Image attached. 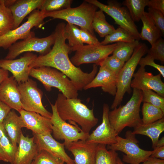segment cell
Masks as SVG:
<instances>
[{
  "label": "cell",
  "instance_id": "30",
  "mask_svg": "<svg viewBox=\"0 0 164 164\" xmlns=\"http://www.w3.org/2000/svg\"><path fill=\"white\" fill-rule=\"evenodd\" d=\"M118 153L116 151L108 150L106 145L98 144L95 164H117Z\"/></svg>",
  "mask_w": 164,
  "mask_h": 164
},
{
  "label": "cell",
  "instance_id": "1",
  "mask_svg": "<svg viewBox=\"0 0 164 164\" xmlns=\"http://www.w3.org/2000/svg\"><path fill=\"white\" fill-rule=\"evenodd\" d=\"M65 26L63 22L56 25L54 32L55 40L52 48L46 54L37 56L29 67L31 68L43 66L55 68L67 77L78 91H81L96 76L98 66L94 64L91 72L87 73L72 63L68 56L71 50L66 43Z\"/></svg>",
  "mask_w": 164,
  "mask_h": 164
},
{
  "label": "cell",
  "instance_id": "50",
  "mask_svg": "<svg viewBox=\"0 0 164 164\" xmlns=\"http://www.w3.org/2000/svg\"><path fill=\"white\" fill-rule=\"evenodd\" d=\"M163 146H164V137L163 136L160 139H159L155 148H159Z\"/></svg>",
  "mask_w": 164,
  "mask_h": 164
},
{
  "label": "cell",
  "instance_id": "47",
  "mask_svg": "<svg viewBox=\"0 0 164 164\" xmlns=\"http://www.w3.org/2000/svg\"><path fill=\"white\" fill-rule=\"evenodd\" d=\"M142 164H164V160L150 157Z\"/></svg>",
  "mask_w": 164,
  "mask_h": 164
},
{
  "label": "cell",
  "instance_id": "14",
  "mask_svg": "<svg viewBox=\"0 0 164 164\" xmlns=\"http://www.w3.org/2000/svg\"><path fill=\"white\" fill-rule=\"evenodd\" d=\"M37 56L31 52H26L19 58L13 60H0V66L10 72L18 84L29 79L31 68L29 65Z\"/></svg>",
  "mask_w": 164,
  "mask_h": 164
},
{
  "label": "cell",
  "instance_id": "36",
  "mask_svg": "<svg viewBox=\"0 0 164 164\" xmlns=\"http://www.w3.org/2000/svg\"><path fill=\"white\" fill-rule=\"evenodd\" d=\"M142 91V102L149 103L164 112V97L151 90H145Z\"/></svg>",
  "mask_w": 164,
  "mask_h": 164
},
{
  "label": "cell",
  "instance_id": "11",
  "mask_svg": "<svg viewBox=\"0 0 164 164\" xmlns=\"http://www.w3.org/2000/svg\"><path fill=\"white\" fill-rule=\"evenodd\" d=\"M52 115L50 120L53 138L57 140H64L66 148L70 143L79 140L86 141L89 134L84 132L77 126L67 123L59 115L55 104H50Z\"/></svg>",
  "mask_w": 164,
  "mask_h": 164
},
{
  "label": "cell",
  "instance_id": "37",
  "mask_svg": "<svg viewBox=\"0 0 164 164\" xmlns=\"http://www.w3.org/2000/svg\"><path fill=\"white\" fill-rule=\"evenodd\" d=\"M125 63L112 55L105 58L99 66L105 67L117 76Z\"/></svg>",
  "mask_w": 164,
  "mask_h": 164
},
{
  "label": "cell",
  "instance_id": "25",
  "mask_svg": "<svg viewBox=\"0 0 164 164\" xmlns=\"http://www.w3.org/2000/svg\"><path fill=\"white\" fill-rule=\"evenodd\" d=\"M141 20L143 25L139 33L140 39L147 40L152 46L163 35L148 12H145Z\"/></svg>",
  "mask_w": 164,
  "mask_h": 164
},
{
  "label": "cell",
  "instance_id": "9",
  "mask_svg": "<svg viewBox=\"0 0 164 164\" xmlns=\"http://www.w3.org/2000/svg\"><path fill=\"white\" fill-rule=\"evenodd\" d=\"M111 17L115 23L129 32L136 40L140 39L139 33L135 22L132 20L127 9L116 0H109L108 5L97 0H85Z\"/></svg>",
  "mask_w": 164,
  "mask_h": 164
},
{
  "label": "cell",
  "instance_id": "51",
  "mask_svg": "<svg viewBox=\"0 0 164 164\" xmlns=\"http://www.w3.org/2000/svg\"><path fill=\"white\" fill-rule=\"evenodd\" d=\"M5 132L2 124L0 122V139Z\"/></svg>",
  "mask_w": 164,
  "mask_h": 164
},
{
  "label": "cell",
  "instance_id": "53",
  "mask_svg": "<svg viewBox=\"0 0 164 164\" xmlns=\"http://www.w3.org/2000/svg\"><path fill=\"white\" fill-rule=\"evenodd\" d=\"M31 164H32V163Z\"/></svg>",
  "mask_w": 164,
  "mask_h": 164
},
{
  "label": "cell",
  "instance_id": "32",
  "mask_svg": "<svg viewBox=\"0 0 164 164\" xmlns=\"http://www.w3.org/2000/svg\"><path fill=\"white\" fill-rule=\"evenodd\" d=\"M142 112V124L153 123L164 117V112L149 103L143 102Z\"/></svg>",
  "mask_w": 164,
  "mask_h": 164
},
{
  "label": "cell",
  "instance_id": "28",
  "mask_svg": "<svg viewBox=\"0 0 164 164\" xmlns=\"http://www.w3.org/2000/svg\"><path fill=\"white\" fill-rule=\"evenodd\" d=\"M140 43L138 40L132 42L117 43V45L112 53V55L125 63L130 58L135 48Z\"/></svg>",
  "mask_w": 164,
  "mask_h": 164
},
{
  "label": "cell",
  "instance_id": "33",
  "mask_svg": "<svg viewBox=\"0 0 164 164\" xmlns=\"http://www.w3.org/2000/svg\"><path fill=\"white\" fill-rule=\"evenodd\" d=\"M14 22L10 10L5 6L4 0H0V36L12 30Z\"/></svg>",
  "mask_w": 164,
  "mask_h": 164
},
{
  "label": "cell",
  "instance_id": "15",
  "mask_svg": "<svg viewBox=\"0 0 164 164\" xmlns=\"http://www.w3.org/2000/svg\"><path fill=\"white\" fill-rule=\"evenodd\" d=\"M109 108L107 104L103 107L102 121L101 124L94 130L86 141L88 143L111 145L116 142L118 135L111 126L108 118Z\"/></svg>",
  "mask_w": 164,
  "mask_h": 164
},
{
  "label": "cell",
  "instance_id": "40",
  "mask_svg": "<svg viewBox=\"0 0 164 164\" xmlns=\"http://www.w3.org/2000/svg\"><path fill=\"white\" fill-rule=\"evenodd\" d=\"M147 55L154 60H157L164 62V40L162 38L157 40L148 50Z\"/></svg>",
  "mask_w": 164,
  "mask_h": 164
},
{
  "label": "cell",
  "instance_id": "45",
  "mask_svg": "<svg viewBox=\"0 0 164 164\" xmlns=\"http://www.w3.org/2000/svg\"><path fill=\"white\" fill-rule=\"evenodd\" d=\"M11 110V108L6 104L0 100V122L3 121Z\"/></svg>",
  "mask_w": 164,
  "mask_h": 164
},
{
  "label": "cell",
  "instance_id": "16",
  "mask_svg": "<svg viewBox=\"0 0 164 164\" xmlns=\"http://www.w3.org/2000/svg\"><path fill=\"white\" fill-rule=\"evenodd\" d=\"M159 73L154 75L146 71L145 67L140 66L134 74L131 83V87L142 91L151 90L160 96L164 97V83Z\"/></svg>",
  "mask_w": 164,
  "mask_h": 164
},
{
  "label": "cell",
  "instance_id": "10",
  "mask_svg": "<svg viewBox=\"0 0 164 164\" xmlns=\"http://www.w3.org/2000/svg\"><path fill=\"white\" fill-rule=\"evenodd\" d=\"M23 109L36 112L50 119L52 113L43 106L42 99L43 92L37 87L36 83L32 79L18 84Z\"/></svg>",
  "mask_w": 164,
  "mask_h": 164
},
{
  "label": "cell",
  "instance_id": "17",
  "mask_svg": "<svg viewBox=\"0 0 164 164\" xmlns=\"http://www.w3.org/2000/svg\"><path fill=\"white\" fill-rule=\"evenodd\" d=\"M50 132L37 135L32 133L34 141L39 152L44 150L64 162L67 164H74L72 159L67 153L64 144L56 141Z\"/></svg>",
  "mask_w": 164,
  "mask_h": 164
},
{
  "label": "cell",
  "instance_id": "48",
  "mask_svg": "<svg viewBox=\"0 0 164 164\" xmlns=\"http://www.w3.org/2000/svg\"><path fill=\"white\" fill-rule=\"evenodd\" d=\"M9 77V71L0 66V84Z\"/></svg>",
  "mask_w": 164,
  "mask_h": 164
},
{
  "label": "cell",
  "instance_id": "39",
  "mask_svg": "<svg viewBox=\"0 0 164 164\" xmlns=\"http://www.w3.org/2000/svg\"><path fill=\"white\" fill-rule=\"evenodd\" d=\"M0 146L6 156L8 162L12 164L17 149L13 146L6 132L0 139Z\"/></svg>",
  "mask_w": 164,
  "mask_h": 164
},
{
  "label": "cell",
  "instance_id": "31",
  "mask_svg": "<svg viewBox=\"0 0 164 164\" xmlns=\"http://www.w3.org/2000/svg\"><path fill=\"white\" fill-rule=\"evenodd\" d=\"M64 33L71 51H76L84 45L80 39V29L77 26L67 23L65 26Z\"/></svg>",
  "mask_w": 164,
  "mask_h": 164
},
{
  "label": "cell",
  "instance_id": "26",
  "mask_svg": "<svg viewBox=\"0 0 164 164\" xmlns=\"http://www.w3.org/2000/svg\"><path fill=\"white\" fill-rule=\"evenodd\" d=\"M164 131V117L153 123L143 125L134 128L132 131L135 135L139 134L149 137L152 142V148L154 149L160 134Z\"/></svg>",
  "mask_w": 164,
  "mask_h": 164
},
{
  "label": "cell",
  "instance_id": "18",
  "mask_svg": "<svg viewBox=\"0 0 164 164\" xmlns=\"http://www.w3.org/2000/svg\"><path fill=\"white\" fill-rule=\"evenodd\" d=\"M97 145L79 140L71 143L66 148L73 155L74 164H95Z\"/></svg>",
  "mask_w": 164,
  "mask_h": 164
},
{
  "label": "cell",
  "instance_id": "21",
  "mask_svg": "<svg viewBox=\"0 0 164 164\" xmlns=\"http://www.w3.org/2000/svg\"><path fill=\"white\" fill-rule=\"evenodd\" d=\"M18 144L12 164H31L39 152L33 136H25L22 132Z\"/></svg>",
  "mask_w": 164,
  "mask_h": 164
},
{
  "label": "cell",
  "instance_id": "8",
  "mask_svg": "<svg viewBox=\"0 0 164 164\" xmlns=\"http://www.w3.org/2000/svg\"><path fill=\"white\" fill-rule=\"evenodd\" d=\"M45 12L38 9L32 12L27 20L17 28L0 36V48L7 50L19 39L23 40L35 35L31 31L34 27L40 28L43 24Z\"/></svg>",
  "mask_w": 164,
  "mask_h": 164
},
{
  "label": "cell",
  "instance_id": "41",
  "mask_svg": "<svg viewBox=\"0 0 164 164\" xmlns=\"http://www.w3.org/2000/svg\"><path fill=\"white\" fill-rule=\"evenodd\" d=\"M148 12L157 26L160 30L163 36L164 34V14L161 11L148 8Z\"/></svg>",
  "mask_w": 164,
  "mask_h": 164
},
{
  "label": "cell",
  "instance_id": "5",
  "mask_svg": "<svg viewBox=\"0 0 164 164\" xmlns=\"http://www.w3.org/2000/svg\"><path fill=\"white\" fill-rule=\"evenodd\" d=\"M148 47L144 43H140L135 48L130 58L125 62L117 76V91L111 108L117 107L121 103L125 94H130V85L135 70L141 59L147 53Z\"/></svg>",
  "mask_w": 164,
  "mask_h": 164
},
{
  "label": "cell",
  "instance_id": "2",
  "mask_svg": "<svg viewBox=\"0 0 164 164\" xmlns=\"http://www.w3.org/2000/svg\"><path fill=\"white\" fill-rule=\"evenodd\" d=\"M55 104L58 114L63 120L77 123L85 133L89 134L98 123V120L94 115L93 108L89 109L80 99L67 98L60 93Z\"/></svg>",
  "mask_w": 164,
  "mask_h": 164
},
{
  "label": "cell",
  "instance_id": "52",
  "mask_svg": "<svg viewBox=\"0 0 164 164\" xmlns=\"http://www.w3.org/2000/svg\"><path fill=\"white\" fill-rule=\"evenodd\" d=\"M117 164H124L119 157L117 159Z\"/></svg>",
  "mask_w": 164,
  "mask_h": 164
},
{
  "label": "cell",
  "instance_id": "42",
  "mask_svg": "<svg viewBox=\"0 0 164 164\" xmlns=\"http://www.w3.org/2000/svg\"><path fill=\"white\" fill-rule=\"evenodd\" d=\"M138 65L144 67L146 66L152 67L157 70L161 75L164 77V66L155 63L154 60L148 55L141 59Z\"/></svg>",
  "mask_w": 164,
  "mask_h": 164
},
{
  "label": "cell",
  "instance_id": "6",
  "mask_svg": "<svg viewBox=\"0 0 164 164\" xmlns=\"http://www.w3.org/2000/svg\"><path fill=\"white\" fill-rule=\"evenodd\" d=\"M95 5L84 1L79 6L60 11L46 13L45 16L64 20L67 23L84 29L95 36L92 26L94 13L98 9Z\"/></svg>",
  "mask_w": 164,
  "mask_h": 164
},
{
  "label": "cell",
  "instance_id": "49",
  "mask_svg": "<svg viewBox=\"0 0 164 164\" xmlns=\"http://www.w3.org/2000/svg\"><path fill=\"white\" fill-rule=\"evenodd\" d=\"M0 161L8 162L6 156L0 146Z\"/></svg>",
  "mask_w": 164,
  "mask_h": 164
},
{
  "label": "cell",
  "instance_id": "29",
  "mask_svg": "<svg viewBox=\"0 0 164 164\" xmlns=\"http://www.w3.org/2000/svg\"><path fill=\"white\" fill-rule=\"evenodd\" d=\"M149 0H125L122 5L128 9L133 21L139 22L145 12Z\"/></svg>",
  "mask_w": 164,
  "mask_h": 164
},
{
  "label": "cell",
  "instance_id": "35",
  "mask_svg": "<svg viewBox=\"0 0 164 164\" xmlns=\"http://www.w3.org/2000/svg\"><path fill=\"white\" fill-rule=\"evenodd\" d=\"M72 0H44L39 10L46 13L60 11L71 7Z\"/></svg>",
  "mask_w": 164,
  "mask_h": 164
},
{
  "label": "cell",
  "instance_id": "19",
  "mask_svg": "<svg viewBox=\"0 0 164 164\" xmlns=\"http://www.w3.org/2000/svg\"><path fill=\"white\" fill-rule=\"evenodd\" d=\"M18 84L12 76L0 84V100L18 112L22 108Z\"/></svg>",
  "mask_w": 164,
  "mask_h": 164
},
{
  "label": "cell",
  "instance_id": "22",
  "mask_svg": "<svg viewBox=\"0 0 164 164\" xmlns=\"http://www.w3.org/2000/svg\"><path fill=\"white\" fill-rule=\"evenodd\" d=\"M117 76L102 66L94 79L84 88L85 90L101 87L103 91L115 96L117 91Z\"/></svg>",
  "mask_w": 164,
  "mask_h": 164
},
{
  "label": "cell",
  "instance_id": "3",
  "mask_svg": "<svg viewBox=\"0 0 164 164\" xmlns=\"http://www.w3.org/2000/svg\"><path fill=\"white\" fill-rule=\"evenodd\" d=\"M142 99V91L133 89L132 97L125 105L109 111L110 122L118 135L126 127L134 128L142 124L140 115Z\"/></svg>",
  "mask_w": 164,
  "mask_h": 164
},
{
  "label": "cell",
  "instance_id": "23",
  "mask_svg": "<svg viewBox=\"0 0 164 164\" xmlns=\"http://www.w3.org/2000/svg\"><path fill=\"white\" fill-rule=\"evenodd\" d=\"M44 0H15L8 8L14 18L12 29L19 26L24 18L33 11L39 9Z\"/></svg>",
  "mask_w": 164,
  "mask_h": 164
},
{
  "label": "cell",
  "instance_id": "13",
  "mask_svg": "<svg viewBox=\"0 0 164 164\" xmlns=\"http://www.w3.org/2000/svg\"><path fill=\"white\" fill-rule=\"evenodd\" d=\"M117 44L83 45L75 52L70 60L75 66L93 63L98 66L105 58L112 54Z\"/></svg>",
  "mask_w": 164,
  "mask_h": 164
},
{
  "label": "cell",
  "instance_id": "12",
  "mask_svg": "<svg viewBox=\"0 0 164 164\" xmlns=\"http://www.w3.org/2000/svg\"><path fill=\"white\" fill-rule=\"evenodd\" d=\"M55 40L54 32L43 38L36 37L35 35L26 39L16 42L8 48V53L5 58L7 60H13L24 52H35L40 55L48 53L51 49Z\"/></svg>",
  "mask_w": 164,
  "mask_h": 164
},
{
  "label": "cell",
  "instance_id": "38",
  "mask_svg": "<svg viewBox=\"0 0 164 164\" xmlns=\"http://www.w3.org/2000/svg\"><path fill=\"white\" fill-rule=\"evenodd\" d=\"M60 159L54 156L46 151L42 150L32 162V164H64Z\"/></svg>",
  "mask_w": 164,
  "mask_h": 164
},
{
  "label": "cell",
  "instance_id": "46",
  "mask_svg": "<svg viewBox=\"0 0 164 164\" xmlns=\"http://www.w3.org/2000/svg\"><path fill=\"white\" fill-rule=\"evenodd\" d=\"M150 157L164 160V146L153 149Z\"/></svg>",
  "mask_w": 164,
  "mask_h": 164
},
{
  "label": "cell",
  "instance_id": "7",
  "mask_svg": "<svg viewBox=\"0 0 164 164\" xmlns=\"http://www.w3.org/2000/svg\"><path fill=\"white\" fill-rule=\"evenodd\" d=\"M139 141L132 131L128 130L126 132L125 138L117 135L116 142L108 145V150L120 151L124 153L122 161L130 164H140L147 159L152 154V151H148L141 148Z\"/></svg>",
  "mask_w": 164,
  "mask_h": 164
},
{
  "label": "cell",
  "instance_id": "34",
  "mask_svg": "<svg viewBox=\"0 0 164 164\" xmlns=\"http://www.w3.org/2000/svg\"><path fill=\"white\" fill-rule=\"evenodd\" d=\"M136 40L135 37L125 29L119 27L111 34L106 36L101 42L105 45L114 42H132Z\"/></svg>",
  "mask_w": 164,
  "mask_h": 164
},
{
  "label": "cell",
  "instance_id": "4",
  "mask_svg": "<svg viewBox=\"0 0 164 164\" xmlns=\"http://www.w3.org/2000/svg\"><path fill=\"white\" fill-rule=\"evenodd\" d=\"M29 76L36 79L50 91L56 88L67 98H77L78 91L70 80L59 70L51 67L43 66L31 68Z\"/></svg>",
  "mask_w": 164,
  "mask_h": 164
},
{
  "label": "cell",
  "instance_id": "24",
  "mask_svg": "<svg viewBox=\"0 0 164 164\" xmlns=\"http://www.w3.org/2000/svg\"><path fill=\"white\" fill-rule=\"evenodd\" d=\"M7 135L15 149H17L22 128L25 127L21 117L14 110L10 111L2 123Z\"/></svg>",
  "mask_w": 164,
  "mask_h": 164
},
{
  "label": "cell",
  "instance_id": "20",
  "mask_svg": "<svg viewBox=\"0 0 164 164\" xmlns=\"http://www.w3.org/2000/svg\"><path fill=\"white\" fill-rule=\"evenodd\" d=\"M19 112L24 123L25 128L31 130L32 133L40 135L52 132V124L50 119L39 113L23 109Z\"/></svg>",
  "mask_w": 164,
  "mask_h": 164
},
{
  "label": "cell",
  "instance_id": "44",
  "mask_svg": "<svg viewBox=\"0 0 164 164\" xmlns=\"http://www.w3.org/2000/svg\"><path fill=\"white\" fill-rule=\"evenodd\" d=\"M147 6L149 8L159 10L164 14V0H149Z\"/></svg>",
  "mask_w": 164,
  "mask_h": 164
},
{
  "label": "cell",
  "instance_id": "27",
  "mask_svg": "<svg viewBox=\"0 0 164 164\" xmlns=\"http://www.w3.org/2000/svg\"><path fill=\"white\" fill-rule=\"evenodd\" d=\"M92 26L93 29L101 37H105L111 34L115 29L113 25L106 21L104 12L101 9L95 12Z\"/></svg>",
  "mask_w": 164,
  "mask_h": 164
},
{
  "label": "cell",
  "instance_id": "43",
  "mask_svg": "<svg viewBox=\"0 0 164 164\" xmlns=\"http://www.w3.org/2000/svg\"><path fill=\"white\" fill-rule=\"evenodd\" d=\"M80 36L82 43H86L88 45H96L100 44L97 39L95 36L87 30L80 28Z\"/></svg>",
  "mask_w": 164,
  "mask_h": 164
}]
</instances>
